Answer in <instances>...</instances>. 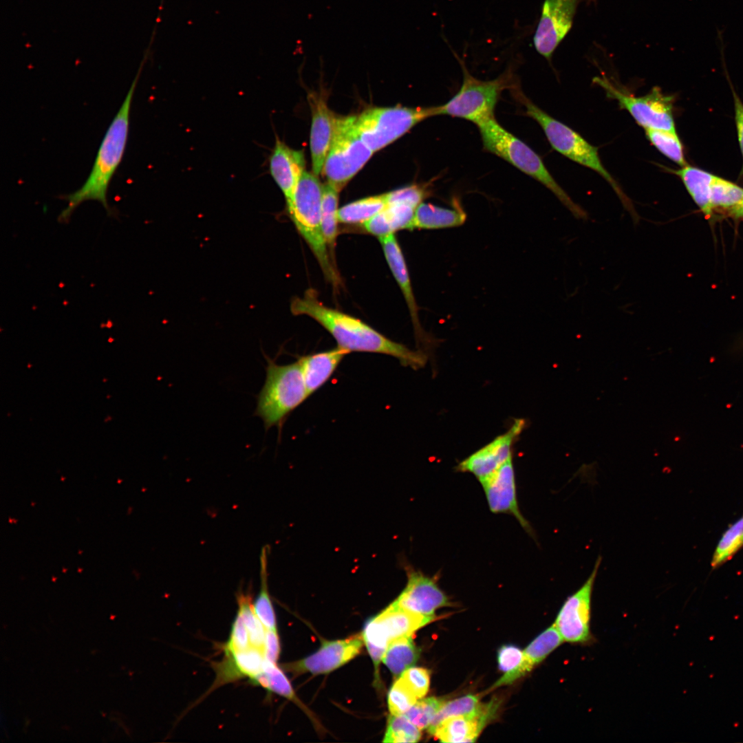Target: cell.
Returning a JSON list of instances; mask_svg holds the SVG:
<instances>
[{
	"label": "cell",
	"mask_w": 743,
	"mask_h": 743,
	"mask_svg": "<svg viewBox=\"0 0 743 743\" xmlns=\"http://www.w3.org/2000/svg\"><path fill=\"white\" fill-rule=\"evenodd\" d=\"M294 315H307L323 326L335 339L337 347L350 352H368L388 355L397 358L406 367H423L427 356L395 342L363 321L329 308L322 303L316 291L308 290L302 297L294 298L291 303Z\"/></svg>",
	"instance_id": "obj_1"
},
{
	"label": "cell",
	"mask_w": 743,
	"mask_h": 743,
	"mask_svg": "<svg viewBox=\"0 0 743 743\" xmlns=\"http://www.w3.org/2000/svg\"><path fill=\"white\" fill-rule=\"evenodd\" d=\"M142 67V65H140L124 102L105 133L87 180L77 191L62 197V199L67 202V205L58 215L59 222L67 223L74 211L81 203L87 200L99 202L107 213L111 214V209L107 199V189L125 150L131 104Z\"/></svg>",
	"instance_id": "obj_2"
},
{
	"label": "cell",
	"mask_w": 743,
	"mask_h": 743,
	"mask_svg": "<svg viewBox=\"0 0 743 743\" xmlns=\"http://www.w3.org/2000/svg\"><path fill=\"white\" fill-rule=\"evenodd\" d=\"M510 91L514 98L524 107L525 114L540 125L552 147L568 159L601 175L615 191L623 207L630 214L634 223L638 224L639 216L631 200L604 167L599 155L598 148L537 106L522 92L517 84L512 87Z\"/></svg>",
	"instance_id": "obj_3"
},
{
	"label": "cell",
	"mask_w": 743,
	"mask_h": 743,
	"mask_svg": "<svg viewBox=\"0 0 743 743\" xmlns=\"http://www.w3.org/2000/svg\"><path fill=\"white\" fill-rule=\"evenodd\" d=\"M485 151L503 160L534 178L548 189L578 219H588L587 212L572 201L553 178L539 155L529 146L502 127L495 118L477 125Z\"/></svg>",
	"instance_id": "obj_4"
},
{
	"label": "cell",
	"mask_w": 743,
	"mask_h": 743,
	"mask_svg": "<svg viewBox=\"0 0 743 743\" xmlns=\"http://www.w3.org/2000/svg\"><path fill=\"white\" fill-rule=\"evenodd\" d=\"M266 380L257 396L254 416L259 417L266 431L281 429L289 414L301 405L309 394L299 360L278 365L266 354Z\"/></svg>",
	"instance_id": "obj_5"
},
{
	"label": "cell",
	"mask_w": 743,
	"mask_h": 743,
	"mask_svg": "<svg viewBox=\"0 0 743 743\" xmlns=\"http://www.w3.org/2000/svg\"><path fill=\"white\" fill-rule=\"evenodd\" d=\"M322 189L316 175L304 171L287 209L298 232L317 259L325 279L336 288L341 280L322 232Z\"/></svg>",
	"instance_id": "obj_6"
},
{
	"label": "cell",
	"mask_w": 743,
	"mask_h": 743,
	"mask_svg": "<svg viewBox=\"0 0 743 743\" xmlns=\"http://www.w3.org/2000/svg\"><path fill=\"white\" fill-rule=\"evenodd\" d=\"M463 81L459 91L445 104L436 106L435 116L446 115L475 123L495 117L494 111L502 92L517 83L510 72L491 80H479L464 65Z\"/></svg>",
	"instance_id": "obj_7"
},
{
	"label": "cell",
	"mask_w": 743,
	"mask_h": 743,
	"mask_svg": "<svg viewBox=\"0 0 743 743\" xmlns=\"http://www.w3.org/2000/svg\"><path fill=\"white\" fill-rule=\"evenodd\" d=\"M357 116L336 117L323 172L327 183L340 191L363 168L374 151L362 140Z\"/></svg>",
	"instance_id": "obj_8"
},
{
	"label": "cell",
	"mask_w": 743,
	"mask_h": 743,
	"mask_svg": "<svg viewBox=\"0 0 743 743\" xmlns=\"http://www.w3.org/2000/svg\"><path fill=\"white\" fill-rule=\"evenodd\" d=\"M436 106L374 107L357 116L363 142L377 151L400 138L421 121L435 116Z\"/></svg>",
	"instance_id": "obj_9"
},
{
	"label": "cell",
	"mask_w": 743,
	"mask_h": 743,
	"mask_svg": "<svg viewBox=\"0 0 743 743\" xmlns=\"http://www.w3.org/2000/svg\"><path fill=\"white\" fill-rule=\"evenodd\" d=\"M594 82L601 87L607 98L618 102L640 127L676 132L672 114V97L664 94L659 87H653L647 94L635 96L613 84L606 77H595Z\"/></svg>",
	"instance_id": "obj_10"
},
{
	"label": "cell",
	"mask_w": 743,
	"mask_h": 743,
	"mask_svg": "<svg viewBox=\"0 0 743 743\" xmlns=\"http://www.w3.org/2000/svg\"><path fill=\"white\" fill-rule=\"evenodd\" d=\"M601 561L599 557L588 579L566 599L557 616L553 625L563 642L584 645L594 640L590 631L591 598Z\"/></svg>",
	"instance_id": "obj_11"
},
{
	"label": "cell",
	"mask_w": 743,
	"mask_h": 743,
	"mask_svg": "<svg viewBox=\"0 0 743 743\" xmlns=\"http://www.w3.org/2000/svg\"><path fill=\"white\" fill-rule=\"evenodd\" d=\"M434 620L435 615L413 613L390 604L379 614L368 620L362 636L367 648L385 651L391 641L411 636L416 630Z\"/></svg>",
	"instance_id": "obj_12"
},
{
	"label": "cell",
	"mask_w": 743,
	"mask_h": 743,
	"mask_svg": "<svg viewBox=\"0 0 743 743\" xmlns=\"http://www.w3.org/2000/svg\"><path fill=\"white\" fill-rule=\"evenodd\" d=\"M579 0H545L534 36L537 51L549 59L572 27Z\"/></svg>",
	"instance_id": "obj_13"
},
{
	"label": "cell",
	"mask_w": 743,
	"mask_h": 743,
	"mask_svg": "<svg viewBox=\"0 0 743 743\" xmlns=\"http://www.w3.org/2000/svg\"><path fill=\"white\" fill-rule=\"evenodd\" d=\"M525 424L524 419H515L506 433L498 435L460 462L457 470L473 474L479 482L485 479L512 457L513 444L522 432Z\"/></svg>",
	"instance_id": "obj_14"
},
{
	"label": "cell",
	"mask_w": 743,
	"mask_h": 743,
	"mask_svg": "<svg viewBox=\"0 0 743 743\" xmlns=\"http://www.w3.org/2000/svg\"><path fill=\"white\" fill-rule=\"evenodd\" d=\"M363 643V636L359 634L343 640L325 641L314 654L302 660L285 664L283 667L297 675L329 673L360 654Z\"/></svg>",
	"instance_id": "obj_15"
},
{
	"label": "cell",
	"mask_w": 743,
	"mask_h": 743,
	"mask_svg": "<svg viewBox=\"0 0 743 743\" xmlns=\"http://www.w3.org/2000/svg\"><path fill=\"white\" fill-rule=\"evenodd\" d=\"M407 572V585L391 605L410 612L431 616L434 615L437 609L451 605L447 596L434 579L412 568L408 569Z\"/></svg>",
	"instance_id": "obj_16"
},
{
	"label": "cell",
	"mask_w": 743,
	"mask_h": 743,
	"mask_svg": "<svg viewBox=\"0 0 743 743\" xmlns=\"http://www.w3.org/2000/svg\"><path fill=\"white\" fill-rule=\"evenodd\" d=\"M480 482L492 513L513 515L528 533L532 534V529L519 508L513 457Z\"/></svg>",
	"instance_id": "obj_17"
},
{
	"label": "cell",
	"mask_w": 743,
	"mask_h": 743,
	"mask_svg": "<svg viewBox=\"0 0 743 743\" xmlns=\"http://www.w3.org/2000/svg\"><path fill=\"white\" fill-rule=\"evenodd\" d=\"M304 167L303 151L291 149L277 138L269 159L270 173L283 193L287 206L292 202L296 187L304 173Z\"/></svg>",
	"instance_id": "obj_18"
},
{
	"label": "cell",
	"mask_w": 743,
	"mask_h": 743,
	"mask_svg": "<svg viewBox=\"0 0 743 743\" xmlns=\"http://www.w3.org/2000/svg\"><path fill=\"white\" fill-rule=\"evenodd\" d=\"M309 103L312 111L310 150L312 170L318 175L323 170L331 145L336 117L322 96L310 94Z\"/></svg>",
	"instance_id": "obj_19"
},
{
	"label": "cell",
	"mask_w": 743,
	"mask_h": 743,
	"mask_svg": "<svg viewBox=\"0 0 743 743\" xmlns=\"http://www.w3.org/2000/svg\"><path fill=\"white\" fill-rule=\"evenodd\" d=\"M388 266L397 281L407 304L418 342L431 343L430 336L421 327L417 305L411 280L402 252L394 233L379 238Z\"/></svg>",
	"instance_id": "obj_20"
},
{
	"label": "cell",
	"mask_w": 743,
	"mask_h": 743,
	"mask_svg": "<svg viewBox=\"0 0 743 743\" xmlns=\"http://www.w3.org/2000/svg\"><path fill=\"white\" fill-rule=\"evenodd\" d=\"M498 705L499 703L493 700L488 703L486 710L480 715L448 718L440 722L431 734L442 742H475L486 723L495 715Z\"/></svg>",
	"instance_id": "obj_21"
},
{
	"label": "cell",
	"mask_w": 743,
	"mask_h": 743,
	"mask_svg": "<svg viewBox=\"0 0 743 743\" xmlns=\"http://www.w3.org/2000/svg\"><path fill=\"white\" fill-rule=\"evenodd\" d=\"M563 640L552 624L537 636L523 651V660L514 670L506 672L492 687L493 689L513 683L541 663Z\"/></svg>",
	"instance_id": "obj_22"
},
{
	"label": "cell",
	"mask_w": 743,
	"mask_h": 743,
	"mask_svg": "<svg viewBox=\"0 0 743 743\" xmlns=\"http://www.w3.org/2000/svg\"><path fill=\"white\" fill-rule=\"evenodd\" d=\"M347 354L345 350L337 347L298 359L309 396L329 380Z\"/></svg>",
	"instance_id": "obj_23"
},
{
	"label": "cell",
	"mask_w": 743,
	"mask_h": 743,
	"mask_svg": "<svg viewBox=\"0 0 743 743\" xmlns=\"http://www.w3.org/2000/svg\"><path fill=\"white\" fill-rule=\"evenodd\" d=\"M466 219V214L457 203L453 208H448L422 202L415 212L413 230L457 227L462 226Z\"/></svg>",
	"instance_id": "obj_24"
},
{
	"label": "cell",
	"mask_w": 743,
	"mask_h": 743,
	"mask_svg": "<svg viewBox=\"0 0 743 743\" xmlns=\"http://www.w3.org/2000/svg\"><path fill=\"white\" fill-rule=\"evenodd\" d=\"M683 182L692 198L703 213L710 216V186L714 175L701 169L685 166L674 171Z\"/></svg>",
	"instance_id": "obj_25"
},
{
	"label": "cell",
	"mask_w": 743,
	"mask_h": 743,
	"mask_svg": "<svg viewBox=\"0 0 743 743\" xmlns=\"http://www.w3.org/2000/svg\"><path fill=\"white\" fill-rule=\"evenodd\" d=\"M321 207L322 232L333 262L335 261V247L338 230V191L329 183L323 186Z\"/></svg>",
	"instance_id": "obj_26"
},
{
	"label": "cell",
	"mask_w": 743,
	"mask_h": 743,
	"mask_svg": "<svg viewBox=\"0 0 743 743\" xmlns=\"http://www.w3.org/2000/svg\"><path fill=\"white\" fill-rule=\"evenodd\" d=\"M418 656V649L413 643L411 636H408L391 641L382 660L392 674L398 677L413 665Z\"/></svg>",
	"instance_id": "obj_27"
},
{
	"label": "cell",
	"mask_w": 743,
	"mask_h": 743,
	"mask_svg": "<svg viewBox=\"0 0 743 743\" xmlns=\"http://www.w3.org/2000/svg\"><path fill=\"white\" fill-rule=\"evenodd\" d=\"M386 194L367 197L344 205L338 211V222L364 224L387 206Z\"/></svg>",
	"instance_id": "obj_28"
},
{
	"label": "cell",
	"mask_w": 743,
	"mask_h": 743,
	"mask_svg": "<svg viewBox=\"0 0 743 743\" xmlns=\"http://www.w3.org/2000/svg\"><path fill=\"white\" fill-rule=\"evenodd\" d=\"M268 547L260 555V590L253 603L255 612L266 629L277 631L276 617L268 588Z\"/></svg>",
	"instance_id": "obj_29"
},
{
	"label": "cell",
	"mask_w": 743,
	"mask_h": 743,
	"mask_svg": "<svg viewBox=\"0 0 743 743\" xmlns=\"http://www.w3.org/2000/svg\"><path fill=\"white\" fill-rule=\"evenodd\" d=\"M488 703L481 704L479 696L472 694L446 702L428 726V731L431 733L440 722L450 717L480 715L486 711Z\"/></svg>",
	"instance_id": "obj_30"
},
{
	"label": "cell",
	"mask_w": 743,
	"mask_h": 743,
	"mask_svg": "<svg viewBox=\"0 0 743 743\" xmlns=\"http://www.w3.org/2000/svg\"><path fill=\"white\" fill-rule=\"evenodd\" d=\"M250 680L252 684L259 685L288 700L295 702H299L290 682L283 672L277 666L276 663L266 658L263 671Z\"/></svg>",
	"instance_id": "obj_31"
},
{
	"label": "cell",
	"mask_w": 743,
	"mask_h": 743,
	"mask_svg": "<svg viewBox=\"0 0 743 743\" xmlns=\"http://www.w3.org/2000/svg\"><path fill=\"white\" fill-rule=\"evenodd\" d=\"M743 546V516L723 534L713 554L711 566L715 569L730 559Z\"/></svg>",
	"instance_id": "obj_32"
},
{
	"label": "cell",
	"mask_w": 743,
	"mask_h": 743,
	"mask_svg": "<svg viewBox=\"0 0 743 743\" xmlns=\"http://www.w3.org/2000/svg\"><path fill=\"white\" fill-rule=\"evenodd\" d=\"M647 139L662 154L678 164L687 166L682 144L676 132L645 129Z\"/></svg>",
	"instance_id": "obj_33"
},
{
	"label": "cell",
	"mask_w": 743,
	"mask_h": 743,
	"mask_svg": "<svg viewBox=\"0 0 743 743\" xmlns=\"http://www.w3.org/2000/svg\"><path fill=\"white\" fill-rule=\"evenodd\" d=\"M742 200V188L714 175L710 186V202L713 209L718 207L732 209Z\"/></svg>",
	"instance_id": "obj_34"
},
{
	"label": "cell",
	"mask_w": 743,
	"mask_h": 743,
	"mask_svg": "<svg viewBox=\"0 0 743 743\" xmlns=\"http://www.w3.org/2000/svg\"><path fill=\"white\" fill-rule=\"evenodd\" d=\"M421 737L420 729L404 715H391L383 742L402 743L417 742Z\"/></svg>",
	"instance_id": "obj_35"
},
{
	"label": "cell",
	"mask_w": 743,
	"mask_h": 743,
	"mask_svg": "<svg viewBox=\"0 0 743 743\" xmlns=\"http://www.w3.org/2000/svg\"><path fill=\"white\" fill-rule=\"evenodd\" d=\"M444 703V699L428 698L416 702L403 715L421 730L428 728Z\"/></svg>",
	"instance_id": "obj_36"
},
{
	"label": "cell",
	"mask_w": 743,
	"mask_h": 743,
	"mask_svg": "<svg viewBox=\"0 0 743 743\" xmlns=\"http://www.w3.org/2000/svg\"><path fill=\"white\" fill-rule=\"evenodd\" d=\"M417 698L411 690L400 679L391 687L387 698L388 707L391 715H403L416 702Z\"/></svg>",
	"instance_id": "obj_37"
},
{
	"label": "cell",
	"mask_w": 743,
	"mask_h": 743,
	"mask_svg": "<svg viewBox=\"0 0 743 743\" xmlns=\"http://www.w3.org/2000/svg\"><path fill=\"white\" fill-rule=\"evenodd\" d=\"M429 184H413L385 193L387 204L402 202L418 207L431 193Z\"/></svg>",
	"instance_id": "obj_38"
},
{
	"label": "cell",
	"mask_w": 743,
	"mask_h": 743,
	"mask_svg": "<svg viewBox=\"0 0 743 743\" xmlns=\"http://www.w3.org/2000/svg\"><path fill=\"white\" fill-rule=\"evenodd\" d=\"M414 693L417 699L422 698L428 692L430 682L429 670L421 667H409L399 678Z\"/></svg>",
	"instance_id": "obj_39"
},
{
	"label": "cell",
	"mask_w": 743,
	"mask_h": 743,
	"mask_svg": "<svg viewBox=\"0 0 743 743\" xmlns=\"http://www.w3.org/2000/svg\"><path fill=\"white\" fill-rule=\"evenodd\" d=\"M252 647L248 629L241 616L237 614L232 625L229 639L224 647L225 654L244 650Z\"/></svg>",
	"instance_id": "obj_40"
},
{
	"label": "cell",
	"mask_w": 743,
	"mask_h": 743,
	"mask_svg": "<svg viewBox=\"0 0 743 743\" xmlns=\"http://www.w3.org/2000/svg\"><path fill=\"white\" fill-rule=\"evenodd\" d=\"M523 656V652L517 647L503 645L497 653L499 669L505 673L514 670L521 663Z\"/></svg>",
	"instance_id": "obj_41"
},
{
	"label": "cell",
	"mask_w": 743,
	"mask_h": 743,
	"mask_svg": "<svg viewBox=\"0 0 743 743\" xmlns=\"http://www.w3.org/2000/svg\"><path fill=\"white\" fill-rule=\"evenodd\" d=\"M363 228L378 238L394 233L384 210L365 222Z\"/></svg>",
	"instance_id": "obj_42"
},
{
	"label": "cell",
	"mask_w": 743,
	"mask_h": 743,
	"mask_svg": "<svg viewBox=\"0 0 743 743\" xmlns=\"http://www.w3.org/2000/svg\"><path fill=\"white\" fill-rule=\"evenodd\" d=\"M280 643L277 631L266 629L264 654L266 658L276 663L280 654Z\"/></svg>",
	"instance_id": "obj_43"
},
{
	"label": "cell",
	"mask_w": 743,
	"mask_h": 743,
	"mask_svg": "<svg viewBox=\"0 0 743 743\" xmlns=\"http://www.w3.org/2000/svg\"><path fill=\"white\" fill-rule=\"evenodd\" d=\"M733 97L738 140L743 156V104L740 100L738 96L735 92H733ZM741 175H743V166L741 171Z\"/></svg>",
	"instance_id": "obj_44"
},
{
	"label": "cell",
	"mask_w": 743,
	"mask_h": 743,
	"mask_svg": "<svg viewBox=\"0 0 743 743\" xmlns=\"http://www.w3.org/2000/svg\"><path fill=\"white\" fill-rule=\"evenodd\" d=\"M732 212L737 216L743 217V200L737 206L732 208Z\"/></svg>",
	"instance_id": "obj_45"
}]
</instances>
